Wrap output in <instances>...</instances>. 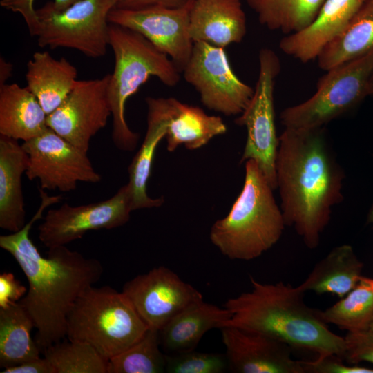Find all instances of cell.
I'll use <instances>...</instances> for the list:
<instances>
[{
    "mask_svg": "<svg viewBox=\"0 0 373 373\" xmlns=\"http://www.w3.org/2000/svg\"><path fill=\"white\" fill-rule=\"evenodd\" d=\"M35 324L19 302L0 308V367L18 365L40 357L41 352L31 336Z\"/></svg>",
    "mask_w": 373,
    "mask_h": 373,
    "instance_id": "obj_26",
    "label": "cell"
},
{
    "mask_svg": "<svg viewBox=\"0 0 373 373\" xmlns=\"http://www.w3.org/2000/svg\"><path fill=\"white\" fill-rule=\"evenodd\" d=\"M27 291L12 273L4 271L0 274V308L17 303Z\"/></svg>",
    "mask_w": 373,
    "mask_h": 373,
    "instance_id": "obj_36",
    "label": "cell"
},
{
    "mask_svg": "<svg viewBox=\"0 0 373 373\" xmlns=\"http://www.w3.org/2000/svg\"><path fill=\"white\" fill-rule=\"evenodd\" d=\"M147 111L155 113L166 125V149L169 152L184 145L198 149L213 137L224 134L227 128L220 117L207 115L198 106L174 97L146 98Z\"/></svg>",
    "mask_w": 373,
    "mask_h": 373,
    "instance_id": "obj_17",
    "label": "cell"
},
{
    "mask_svg": "<svg viewBox=\"0 0 373 373\" xmlns=\"http://www.w3.org/2000/svg\"><path fill=\"white\" fill-rule=\"evenodd\" d=\"M77 77L76 68L66 59H56L47 52H36L27 64V88L48 115L73 90Z\"/></svg>",
    "mask_w": 373,
    "mask_h": 373,
    "instance_id": "obj_22",
    "label": "cell"
},
{
    "mask_svg": "<svg viewBox=\"0 0 373 373\" xmlns=\"http://www.w3.org/2000/svg\"><path fill=\"white\" fill-rule=\"evenodd\" d=\"M1 373H53L52 368L44 358H38L18 365L4 368Z\"/></svg>",
    "mask_w": 373,
    "mask_h": 373,
    "instance_id": "obj_38",
    "label": "cell"
},
{
    "mask_svg": "<svg viewBox=\"0 0 373 373\" xmlns=\"http://www.w3.org/2000/svg\"><path fill=\"white\" fill-rule=\"evenodd\" d=\"M122 292L148 327L158 331L186 307L203 299L200 291L164 266L136 276L125 283Z\"/></svg>",
    "mask_w": 373,
    "mask_h": 373,
    "instance_id": "obj_14",
    "label": "cell"
},
{
    "mask_svg": "<svg viewBox=\"0 0 373 373\" xmlns=\"http://www.w3.org/2000/svg\"><path fill=\"white\" fill-rule=\"evenodd\" d=\"M367 223L373 227V202L367 213Z\"/></svg>",
    "mask_w": 373,
    "mask_h": 373,
    "instance_id": "obj_40",
    "label": "cell"
},
{
    "mask_svg": "<svg viewBox=\"0 0 373 373\" xmlns=\"http://www.w3.org/2000/svg\"><path fill=\"white\" fill-rule=\"evenodd\" d=\"M368 93L369 96H373V70L369 81Z\"/></svg>",
    "mask_w": 373,
    "mask_h": 373,
    "instance_id": "obj_41",
    "label": "cell"
},
{
    "mask_svg": "<svg viewBox=\"0 0 373 373\" xmlns=\"http://www.w3.org/2000/svg\"><path fill=\"white\" fill-rule=\"evenodd\" d=\"M228 367L238 373H305L291 347L278 340L234 327L220 328Z\"/></svg>",
    "mask_w": 373,
    "mask_h": 373,
    "instance_id": "obj_16",
    "label": "cell"
},
{
    "mask_svg": "<svg viewBox=\"0 0 373 373\" xmlns=\"http://www.w3.org/2000/svg\"><path fill=\"white\" fill-rule=\"evenodd\" d=\"M227 370L225 354L193 350L166 355L165 372L168 373H222Z\"/></svg>",
    "mask_w": 373,
    "mask_h": 373,
    "instance_id": "obj_32",
    "label": "cell"
},
{
    "mask_svg": "<svg viewBox=\"0 0 373 373\" xmlns=\"http://www.w3.org/2000/svg\"><path fill=\"white\" fill-rule=\"evenodd\" d=\"M242 191L229 213L212 225L209 238L231 260H251L271 249L281 238L285 219L274 190L257 162H245Z\"/></svg>",
    "mask_w": 373,
    "mask_h": 373,
    "instance_id": "obj_4",
    "label": "cell"
},
{
    "mask_svg": "<svg viewBox=\"0 0 373 373\" xmlns=\"http://www.w3.org/2000/svg\"><path fill=\"white\" fill-rule=\"evenodd\" d=\"M18 142L0 135V227L11 233L26 224L21 177L29 160Z\"/></svg>",
    "mask_w": 373,
    "mask_h": 373,
    "instance_id": "obj_20",
    "label": "cell"
},
{
    "mask_svg": "<svg viewBox=\"0 0 373 373\" xmlns=\"http://www.w3.org/2000/svg\"><path fill=\"white\" fill-rule=\"evenodd\" d=\"M193 0L178 8L153 6L136 10L114 8L109 23L133 30L167 55L181 72L191 55L193 41L189 35V13Z\"/></svg>",
    "mask_w": 373,
    "mask_h": 373,
    "instance_id": "obj_15",
    "label": "cell"
},
{
    "mask_svg": "<svg viewBox=\"0 0 373 373\" xmlns=\"http://www.w3.org/2000/svg\"><path fill=\"white\" fill-rule=\"evenodd\" d=\"M365 0H325L314 21L303 30L279 42L286 55L307 63L316 59L323 48L349 23Z\"/></svg>",
    "mask_w": 373,
    "mask_h": 373,
    "instance_id": "obj_18",
    "label": "cell"
},
{
    "mask_svg": "<svg viewBox=\"0 0 373 373\" xmlns=\"http://www.w3.org/2000/svg\"><path fill=\"white\" fill-rule=\"evenodd\" d=\"M12 64L3 58L0 59V86L6 84V81L12 75Z\"/></svg>",
    "mask_w": 373,
    "mask_h": 373,
    "instance_id": "obj_39",
    "label": "cell"
},
{
    "mask_svg": "<svg viewBox=\"0 0 373 373\" xmlns=\"http://www.w3.org/2000/svg\"><path fill=\"white\" fill-rule=\"evenodd\" d=\"M250 283V291L224 303L223 307L231 316L222 327L264 334L291 348L314 352L317 357L336 355L344 358V337L329 329L321 310L306 305V292L299 285L293 287L282 281L262 283L252 276Z\"/></svg>",
    "mask_w": 373,
    "mask_h": 373,
    "instance_id": "obj_3",
    "label": "cell"
},
{
    "mask_svg": "<svg viewBox=\"0 0 373 373\" xmlns=\"http://www.w3.org/2000/svg\"><path fill=\"white\" fill-rule=\"evenodd\" d=\"M131 211L130 189L126 184L105 200L79 206L64 203L57 209H49L38 227V237L48 249L66 245L89 231L124 225Z\"/></svg>",
    "mask_w": 373,
    "mask_h": 373,
    "instance_id": "obj_12",
    "label": "cell"
},
{
    "mask_svg": "<svg viewBox=\"0 0 373 373\" xmlns=\"http://www.w3.org/2000/svg\"><path fill=\"white\" fill-rule=\"evenodd\" d=\"M258 60L259 73L254 95L234 122L247 130V140L240 162L255 160L271 187L276 189L279 137H277L275 124L274 91L281 68L280 62L277 54L268 48L260 50Z\"/></svg>",
    "mask_w": 373,
    "mask_h": 373,
    "instance_id": "obj_9",
    "label": "cell"
},
{
    "mask_svg": "<svg viewBox=\"0 0 373 373\" xmlns=\"http://www.w3.org/2000/svg\"><path fill=\"white\" fill-rule=\"evenodd\" d=\"M160 346L159 331L149 328L137 342L108 361L107 373L165 372L166 355Z\"/></svg>",
    "mask_w": 373,
    "mask_h": 373,
    "instance_id": "obj_30",
    "label": "cell"
},
{
    "mask_svg": "<svg viewBox=\"0 0 373 373\" xmlns=\"http://www.w3.org/2000/svg\"><path fill=\"white\" fill-rule=\"evenodd\" d=\"M305 372L309 373H373V368L358 365H347L341 357L327 355L313 361H301Z\"/></svg>",
    "mask_w": 373,
    "mask_h": 373,
    "instance_id": "obj_35",
    "label": "cell"
},
{
    "mask_svg": "<svg viewBox=\"0 0 373 373\" xmlns=\"http://www.w3.org/2000/svg\"><path fill=\"white\" fill-rule=\"evenodd\" d=\"M47 115L36 97L26 87L0 86V135L28 141L47 128Z\"/></svg>",
    "mask_w": 373,
    "mask_h": 373,
    "instance_id": "obj_23",
    "label": "cell"
},
{
    "mask_svg": "<svg viewBox=\"0 0 373 373\" xmlns=\"http://www.w3.org/2000/svg\"><path fill=\"white\" fill-rule=\"evenodd\" d=\"M227 309L197 300L182 309L160 331L161 347L171 354L193 350L209 330L221 328L231 318Z\"/></svg>",
    "mask_w": 373,
    "mask_h": 373,
    "instance_id": "obj_21",
    "label": "cell"
},
{
    "mask_svg": "<svg viewBox=\"0 0 373 373\" xmlns=\"http://www.w3.org/2000/svg\"><path fill=\"white\" fill-rule=\"evenodd\" d=\"M117 0H79L57 10L52 1L36 9L38 45L75 49L84 55L103 57L109 46L108 14Z\"/></svg>",
    "mask_w": 373,
    "mask_h": 373,
    "instance_id": "obj_8",
    "label": "cell"
},
{
    "mask_svg": "<svg viewBox=\"0 0 373 373\" xmlns=\"http://www.w3.org/2000/svg\"><path fill=\"white\" fill-rule=\"evenodd\" d=\"M372 70L373 50L330 68L319 79L311 97L280 113V122L285 128L325 127L352 111L369 96Z\"/></svg>",
    "mask_w": 373,
    "mask_h": 373,
    "instance_id": "obj_7",
    "label": "cell"
},
{
    "mask_svg": "<svg viewBox=\"0 0 373 373\" xmlns=\"http://www.w3.org/2000/svg\"><path fill=\"white\" fill-rule=\"evenodd\" d=\"M373 50V0H365L344 30L329 42L317 57L325 71Z\"/></svg>",
    "mask_w": 373,
    "mask_h": 373,
    "instance_id": "obj_25",
    "label": "cell"
},
{
    "mask_svg": "<svg viewBox=\"0 0 373 373\" xmlns=\"http://www.w3.org/2000/svg\"><path fill=\"white\" fill-rule=\"evenodd\" d=\"M148 329L122 291L93 285L70 311L66 337L91 345L108 361L137 342Z\"/></svg>",
    "mask_w": 373,
    "mask_h": 373,
    "instance_id": "obj_6",
    "label": "cell"
},
{
    "mask_svg": "<svg viewBox=\"0 0 373 373\" xmlns=\"http://www.w3.org/2000/svg\"><path fill=\"white\" fill-rule=\"evenodd\" d=\"M363 263L347 244L333 248L319 260L299 286L305 292L344 297L362 276Z\"/></svg>",
    "mask_w": 373,
    "mask_h": 373,
    "instance_id": "obj_24",
    "label": "cell"
},
{
    "mask_svg": "<svg viewBox=\"0 0 373 373\" xmlns=\"http://www.w3.org/2000/svg\"><path fill=\"white\" fill-rule=\"evenodd\" d=\"M110 74L102 78L77 80L64 102L47 116L55 133L87 153L90 140L111 116L108 97Z\"/></svg>",
    "mask_w": 373,
    "mask_h": 373,
    "instance_id": "obj_13",
    "label": "cell"
},
{
    "mask_svg": "<svg viewBox=\"0 0 373 373\" xmlns=\"http://www.w3.org/2000/svg\"><path fill=\"white\" fill-rule=\"evenodd\" d=\"M344 338V358L347 363L358 365L361 362H368L373 364V329L347 332Z\"/></svg>",
    "mask_w": 373,
    "mask_h": 373,
    "instance_id": "obj_33",
    "label": "cell"
},
{
    "mask_svg": "<svg viewBox=\"0 0 373 373\" xmlns=\"http://www.w3.org/2000/svg\"><path fill=\"white\" fill-rule=\"evenodd\" d=\"M165 123L155 114L147 111V128L143 142L133 157L128 168V185L132 211L161 207L162 197L152 198L147 193V185L151 175L157 146L165 138Z\"/></svg>",
    "mask_w": 373,
    "mask_h": 373,
    "instance_id": "obj_27",
    "label": "cell"
},
{
    "mask_svg": "<svg viewBox=\"0 0 373 373\" xmlns=\"http://www.w3.org/2000/svg\"><path fill=\"white\" fill-rule=\"evenodd\" d=\"M192 0H117L115 8L136 10L160 6L169 8L183 7Z\"/></svg>",
    "mask_w": 373,
    "mask_h": 373,
    "instance_id": "obj_37",
    "label": "cell"
},
{
    "mask_svg": "<svg viewBox=\"0 0 373 373\" xmlns=\"http://www.w3.org/2000/svg\"><path fill=\"white\" fill-rule=\"evenodd\" d=\"M35 0H1L2 8L13 12L19 13L26 23L30 35L37 36L39 19L33 3ZM79 0H54L53 6L57 10H63Z\"/></svg>",
    "mask_w": 373,
    "mask_h": 373,
    "instance_id": "obj_34",
    "label": "cell"
},
{
    "mask_svg": "<svg viewBox=\"0 0 373 373\" xmlns=\"http://www.w3.org/2000/svg\"><path fill=\"white\" fill-rule=\"evenodd\" d=\"M189 30L193 42L223 48L241 42L247 33V20L240 0H193Z\"/></svg>",
    "mask_w": 373,
    "mask_h": 373,
    "instance_id": "obj_19",
    "label": "cell"
},
{
    "mask_svg": "<svg viewBox=\"0 0 373 373\" xmlns=\"http://www.w3.org/2000/svg\"><path fill=\"white\" fill-rule=\"evenodd\" d=\"M182 73L205 107L227 116L240 115L254 95V88L233 71L224 48L204 41L193 42Z\"/></svg>",
    "mask_w": 373,
    "mask_h": 373,
    "instance_id": "obj_10",
    "label": "cell"
},
{
    "mask_svg": "<svg viewBox=\"0 0 373 373\" xmlns=\"http://www.w3.org/2000/svg\"><path fill=\"white\" fill-rule=\"evenodd\" d=\"M43 354L53 373H107L108 361L83 341L61 340Z\"/></svg>",
    "mask_w": 373,
    "mask_h": 373,
    "instance_id": "obj_31",
    "label": "cell"
},
{
    "mask_svg": "<svg viewBox=\"0 0 373 373\" xmlns=\"http://www.w3.org/2000/svg\"><path fill=\"white\" fill-rule=\"evenodd\" d=\"M109 46L115 57V66L108 86L112 116L111 138L123 151H133L139 141L138 133L128 126L125 117L128 99L151 76L173 87L180 79V71L165 53L158 50L140 33L109 23Z\"/></svg>",
    "mask_w": 373,
    "mask_h": 373,
    "instance_id": "obj_5",
    "label": "cell"
},
{
    "mask_svg": "<svg viewBox=\"0 0 373 373\" xmlns=\"http://www.w3.org/2000/svg\"><path fill=\"white\" fill-rule=\"evenodd\" d=\"M259 22L270 30L287 35L309 26L325 0H245Z\"/></svg>",
    "mask_w": 373,
    "mask_h": 373,
    "instance_id": "obj_28",
    "label": "cell"
},
{
    "mask_svg": "<svg viewBox=\"0 0 373 373\" xmlns=\"http://www.w3.org/2000/svg\"><path fill=\"white\" fill-rule=\"evenodd\" d=\"M277 189L285 224L316 249L332 209L343 199L344 171L325 131L285 128L276 161Z\"/></svg>",
    "mask_w": 373,
    "mask_h": 373,
    "instance_id": "obj_2",
    "label": "cell"
},
{
    "mask_svg": "<svg viewBox=\"0 0 373 373\" xmlns=\"http://www.w3.org/2000/svg\"><path fill=\"white\" fill-rule=\"evenodd\" d=\"M21 145L29 160L26 175L30 180L38 179L43 190L68 193L75 190L79 182L97 183L101 180V175L93 168L87 153L49 127Z\"/></svg>",
    "mask_w": 373,
    "mask_h": 373,
    "instance_id": "obj_11",
    "label": "cell"
},
{
    "mask_svg": "<svg viewBox=\"0 0 373 373\" xmlns=\"http://www.w3.org/2000/svg\"><path fill=\"white\" fill-rule=\"evenodd\" d=\"M370 329H373V322H372V323L371 324Z\"/></svg>",
    "mask_w": 373,
    "mask_h": 373,
    "instance_id": "obj_42",
    "label": "cell"
},
{
    "mask_svg": "<svg viewBox=\"0 0 373 373\" xmlns=\"http://www.w3.org/2000/svg\"><path fill=\"white\" fill-rule=\"evenodd\" d=\"M39 191L37 212L21 230L1 236L0 247L12 255L28 280V291L19 302L34 321L35 341L43 353L66 336L70 311L79 296L100 280L104 267L97 259L86 258L66 245L49 248L47 257L41 256L30 238V229L44 210L63 197Z\"/></svg>",
    "mask_w": 373,
    "mask_h": 373,
    "instance_id": "obj_1",
    "label": "cell"
},
{
    "mask_svg": "<svg viewBox=\"0 0 373 373\" xmlns=\"http://www.w3.org/2000/svg\"><path fill=\"white\" fill-rule=\"evenodd\" d=\"M321 316L327 324L354 332L370 329L373 322V278L362 276L356 286Z\"/></svg>",
    "mask_w": 373,
    "mask_h": 373,
    "instance_id": "obj_29",
    "label": "cell"
}]
</instances>
